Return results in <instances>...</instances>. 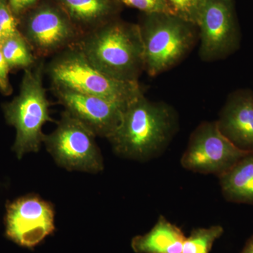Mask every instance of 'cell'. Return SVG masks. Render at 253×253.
Masks as SVG:
<instances>
[{
	"mask_svg": "<svg viewBox=\"0 0 253 253\" xmlns=\"http://www.w3.org/2000/svg\"><path fill=\"white\" fill-rule=\"evenodd\" d=\"M179 126L174 107L141 94L126 105L121 123L108 139L118 156L148 161L166 151Z\"/></svg>",
	"mask_w": 253,
	"mask_h": 253,
	"instance_id": "1",
	"label": "cell"
},
{
	"mask_svg": "<svg viewBox=\"0 0 253 253\" xmlns=\"http://www.w3.org/2000/svg\"><path fill=\"white\" fill-rule=\"evenodd\" d=\"M75 46L95 68L118 81L136 83L145 72L138 24L111 20L83 35Z\"/></svg>",
	"mask_w": 253,
	"mask_h": 253,
	"instance_id": "2",
	"label": "cell"
},
{
	"mask_svg": "<svg viewBox=\"0 0 253 253\" xmlns=\"http://www.w3.org/2000/svg\"><path fill=\"white\" fill-rule=\"evenodd\" d=\"M138 26L144 46L145 72L151 77L175 67L199 41L197 26L174 14H144Z\"/></svg>",
	"mask_w": 253,
	"mask_h": 253,
	"instance_id": "3",
	"label": "cell"
},
{
	"mask_svg": "<svg viewBox=\"0 0 253 253\" xmlns=\"http://www.w3.org/2000/svg\"><path fill=\"white\" fill-rule=\"evenodd\" d=\"M43 59L25 70L19 94L3 106L6 122L16 129L13 150L18 158L29 152H38L44 135L42 127L53 122L50 116V103L43 85L45 72Z\"/></svg>",
	"mask_w": 253,
	"mask_h": 253,
	"instance_id": "4",
	"label": "cell"
},
{
	"mask_svg": "<svg viewBox=\"0 0 253 253\" xmlns=\"http://www.w3.org/2000/svg\"><path fill=\"white\" fill-rule=\"evenodd\" d=\"M51 85L127 104L143 94L139 82H124L109 77L91 65L76 46L53 56L44 69Z\"/></svg>",
	"mask_w": 253,
	"mask_h": 253,
	"instance_id": "5",
	"label": "cell"
},
{
	"mask_svg": "<svg viewBox=\"0 0 253 253\" xmlns=\"http://www.w3.org/2000/svg\"><path fill=\"white\" fill-rule=\"evenodd\" d=\"M96 136L87 126L64 110L56 129L44 135L43 143L60 167L94 174L104 169Z\"/></svg>",
	"mask_w": 253,
	"mask_h": 253,
	"instance_id": "6",
	"label": "cell"
},
{
	"mask_svg": "<svg viewBox=\"0 0 253 253\" xmlns=\"http://www.w3.org/2000/svg\"><path fill=\"white\" fill-rule=\"evenodd\" d=\"M199 56L204 62H214L235 53L241 35L234 0H206L197 23Z\"/></svg>",
	"mask_w": 253,
	"mask_h": 253,
	"instance_id": "7",
	"label": "cell"
},
{
	"mask_svg": "<svg viewBox=\"0 0 253 253\" xmlns=\"http://www.w3.org/2000/svg\"><path fill=\"white\" fill-rule=\"evenodd\" d=\"M248 153L228 140L218 129L216 121H206L191 133L180 163L187 170L219 178Z\"/></svg>",
	"mask_w": 253,
	"mask_h": 253,
	"instance_id": "8",
	"label": "cell"
},
{
	"mask_svg": "<svg viewBox=\"0 0 253 253\" xmlns=\"http://www.w3.org/2000/svg\"><path fill=\"white\" fill-rule=\"evenodd\" d=\"M20 32L39 59L76 46L82 37L67 14L51 6L37 9Z\"/></svg>",
	"mask_w": 253,
	"mask_h": 253,
	"instance_id": "9",
	"label": "cell"
},
{
	"mask_svg": "<svg viewBox=\"0 0 253 253\" xmlns=\"http://www.w3.org/2000/svg\"><path fill=\"white\" fill-rule=\"evenodd\" d=\"M51 203L36 194L20 198L6 206V236L23 247L33 249L55 231Z\"/></svg>",
	"mask_w": 253,
	"mask_h": 253,
	"instance_id": "10",
	"label": "cell"
},
{
	"mask_svg": "<svg viewBox=\"0 0 253 253\" xmlns=\"http://www.w3.org/2000/svg\"><path fill=\"white\" fill-rule=\"evenodd\" d=\"M51 89L65 111L87 126L96 136L109 138L121 123L126 105L51 85Z\"/></svg>",
	"mask_w": 253,
	"mask_h": 253,
	"instance_id": "11",
	"label": "cell"
},
{
	"mask_svg": "<svg viewBox=\"0 0 253 253\" xmlns=\"http://www.w3.org/2000/svg\"><path fill=\"white\" fill-rule=\"evenodd\" d=\"M215 121L221 134L236 147L253 152V91L231 92Z\"/></svg>",
	"mask_w": 253,
	"mask_h": 253,
	"instance_id": "12",
	"label": "cell"
},
{
	"mask_svg": "<svg viewBox=\"0 0 253 253\" xmlns=\"http://www.w3.org/2000/svg\"><path fill=\"white\" fill-rule=\"evenodd\" d=\"M82 36L113 19L119 6L116 0H59Z\"/></svg>",
	"mask_w": 253,
	"mask_h": 253,
	"instance_id": "13",
	"label": "cell"
},
{
	"mask_svg": "<svg viewBox=\"0 0 253 253\" xmlns=\"http://www.w3.org/2000/svg\"><path fill=\"white\" fill-rule=\"evenodd\" d=\"M185 239L180 227L160 215L149 232L133 238L131 246L135 253H181Z\"/></svg>",
	"mask_w": 253,
	"mask_h": 253,
	"instance_id": "14",
	"label": "cell"
},
{
	"mask_svg": "<svg viewBox=\"0 0 253 253\" xmlns=\"http://www.w3.org/2000/svg\"><path fill=\"white\" fill-rule=\"evenodd\" d=\"M219 179L224 199L253 206V152L245 155Z\"/></svg>",
	"mask_w": 253,
	"mask_h": 253,
	"instance_id": "15",
	"label": "cell"
},
{
	"mask_svg": "<svg viewBox=\"0 0 253 253\" xmlns=\"http://www.w3.org/2000/svg\"><path fill=\"white\" fill-rule=\"evenodd\" d=\"M0 49L10 70L27 69L36 65L39 60L21 33L1 42Z\"/></svg>",
	"mask_w": 253,
	"mask_h": 253,
	"instance_id": "16",
	"label": "cell"
},
{
	"mask_svg": "<svg viewBox=\"0 0 253 253\" xmlns=\"http://www.w3.org/2000/svg\"><path fill=\"white\" fill-rule=\"evenodd\" d=\"M224 234L220 225L193 229L186 237L181 253H210L215 242Z\"/></svg>",
	"mask_w": 253,
	"mask_h": 253,
	"instance_id": "17",
	"label": "cell"
},
{
	"mask_svg": "<svg viewBox=\"0 0 253 253\" xmlns=\"http://www.w3.org/2000/svg\"><path fill=\"white\" fill-rule=\"evenodd\" d=\"M172 14L196 25L206 0H166Z\"/></svg>",
	"mask_w": 253,
	"mask_h": 253,
	"instance_id": "18",
	"label": "cell"
},
{
	"mask_svg": "<svg viewBox=\"0 0 253 253\" xmlns=\"http://www.w3.org/2000/svg\"><path fill=\"white\" fill-rule=\"evenodd\" d=\"M14 13L6 0H0V43L21 33Z\"/></svg>",
	"mask_w": 253,
	"mask_h": 253,
	"instance_id": "19",
	"label": "cell"
},
{
	"mask_svg": "<svg viewBox=\"0 0 253 253\" xmlns=\"http://www.w3.org/2000/svg\"><path fill=\"white\" fill-rule=\"evenodd\" d=\"M120 5L139 10L144 14H172L166 0H116Z\"/></svg>",
	"mask_w": 253,
	"mask_h": 253,
	"instance_id": "20",
	"label": "cell"
},
{
	"mask_svg": "<svg viewBox=\"0 0 253 253\" xmlns=\"http://www.w3.org/2000/svg\"><path fill=\"white\" fill-rule=\"evenodd\" d=\"M9 68L0 49V91L5 96L12 93V86L9 79Z\"/></svg>",
	"mask_w": 253,
	"mask_h": 253,
	"instance_id": "21",
	"label": "cell"
},
{
	"mask_svg": "<svg viewBox=\"0 0 253 253\" xmlns=\"http://www.w3.org/2000/svg\"><path fill=\"white\" fill-rule=\"evenodd\" d=\"M36 1L37 0H11L9 4L14 13H19L31 7Z\"/></svg>",
	"mask_w": 253,
	"mask_h": 253,
	"instance_id": "22",
	"label": "cell"
},
{
	"mask_svg": "<svg viewBox=\"0 0 253 253\" xmlns=\"http://www.w3.org/2000/svg\"><path fill=\"white\" fill-rule=\"evenodd\" d=\"M241 253H253V236L248 240Z\"/></svg>",
	"mask_w": 253,
	"mask_h": 253,
	"instance_id": "23",
	"label": "cell"
},
{
	"mask_svg": "<svg viewBox=\"0 0 253 253\" xmlns=\"http://www.w3.org/2000/svg\"><path fill=\"white\" fill-rule=\"evenodd\" d=\"M11 1V0H9V1Z\"/></svg>",
	"mask_w": 253,
	"mask_h": 253,
	"instance_id": "24",
	"label": "cell"
}]
</instances>
